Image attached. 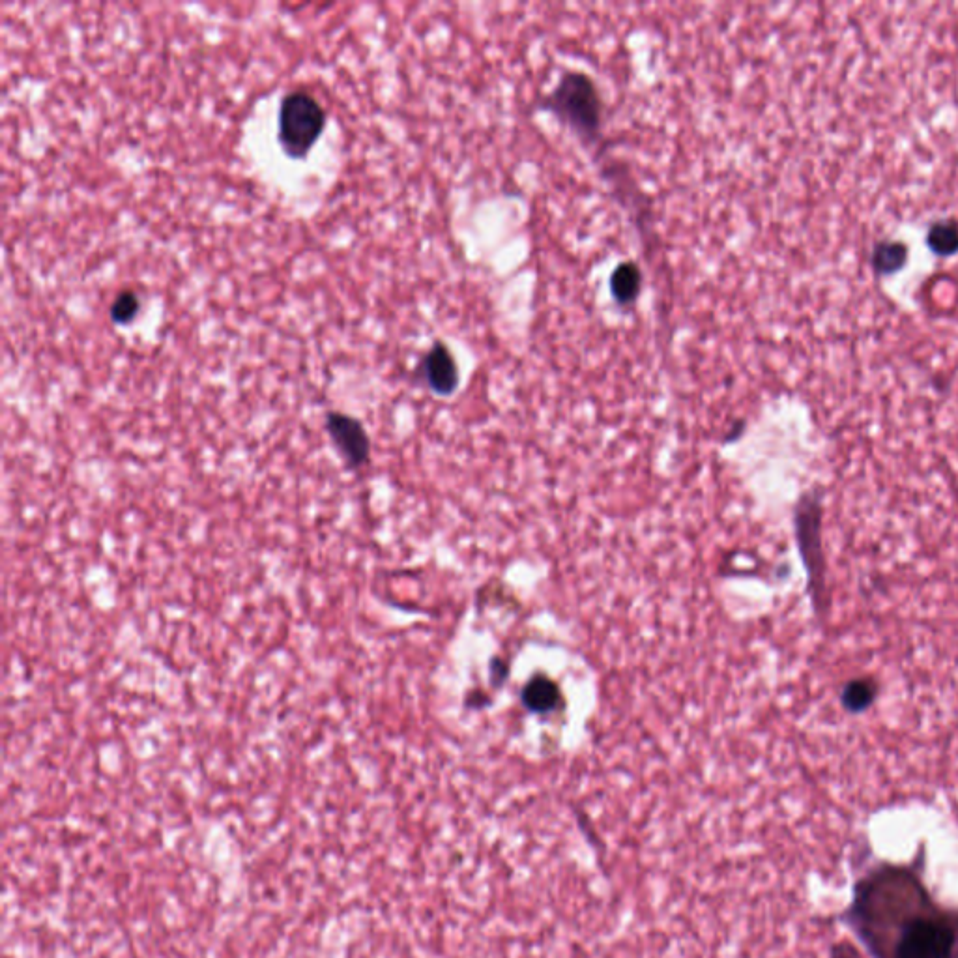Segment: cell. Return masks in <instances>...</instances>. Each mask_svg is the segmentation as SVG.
Returning a JSON list of instances; mask_svg holds the SVG:
<instances>
[{
	"label": "cell",
	"mask_w": 958,
	"mask_h": 958,
	"mask_svg": "<svg viewBox=\"0 0 958 958\" xmlns=\"http://www.w3.org/2000/svg\"><path fill=\"white\" fill-rule=\"evenodd\" d=\"M521 700L528 712L545 715L562 706V691L558 683L552 682L545 674H536L524 685Z\"/></svg>",
	"instance_id": "obj_7"
},
{
	"label": "cell",
	"mask_w": 958,
	"mask_h": 958,
	"mask_svg": "<svg viewBox=\"0 0 958 958\" xmlns=\"http://www.w3.org/2000/svg\"><path fill=\"white\" fill-rule=\"evenodd\" d=\"M876 695H878V685L874 680L869 678L854 680L842 689V706L852 713L863 712L871 706Z\"/></svg>",
	"instance_id": "obj_11"
},
{
	"label": "cell",
	"mask_w": 958,
	"mask_h": 958,
	"mask_svg": "<svg viewBox=\"0 0 958 958\" xmlns=\"http://www.w3.org/2000/svg\"><path fill=\"white\" fill-rule=\"evenodd\" d=\"M642 274L635 262H622L610 277V292L618 304H633L639 296Z\"/></svg>",
	"instance_id": "obj_9"
},
{
	"label": "cell",
	"mask_w": 958,
	"mask_h": 958,
	"mask_svg": "<svg viewBox=\"0 0 958 958\" xmlns=\"http://www.w3.org/2000/svg\"><path fill=\"white\" fill-rule=\"evenodd\" d=\"M326 433L330 436L335 450L347 463L350 470H360L371 459V438L367 435L362 421L345 412L332 410L324 420Z\"/></svg>",
	"instance_id": "obj_5"
},
{
	"label": "cell",
	"mask_w": 958,
	"mask_h": 958,
	"mask_svg": "<svg viewBox=\"0 0 958 958\" xmlns=\"http://www.w3.org/2000/svg\"><path fill=\"white\" fill-rule=\"evenodd\" d=\"M927 246L938 257H953L958 253V221H934L927 233Z\"/></svg>",
	"instance_id": "obj_10"
},
{
	"label": "cell",
	"mask_w": 958,
	"mask_h": 958,
	"mask_svg": "<svg viewBox=\"0 0 958 958\" xmlns=\"http://www.w3.org/2000/svg\"><path fill=\"white\" fill-rule=\"evenodd\" d=\"M844 921L872 958H958V910L934 900L915 863L872 867Z\"/></svg>",
	"instance_id": "obj_1"
},
{
	"label": "cell",
	"mask_w": 958,
	"mask_h": 958,
	"mask_svg": "<svg viewBox=\"0 0 958 958\" xmlns=\"http://www.w3.org/2000/svg\"><path fill=\"white\" fill-rule=\"evenodd\" d=\"M549 109L566 120L582 137H596L601 126V98L594 81L579 72H569L552 90Z\"/></svg>",
	"instance_id": "obj_3"
},
{
	"label": "cell",
	"mask_w": 958,
	"mask_h": 958,
	"mask_svg": "<svg viewBox=\"0 0 958 958\" xmlns=\"http://www.w3.org/2000/svg\"><path fill=\"white\" fill-rule=\"evenodd\" d=\"M508 674V663H504L502 659L494 657L493 661H491V682H493L494 687H500V685H504L506 678H508Z\"/></svg>",
	"instance_id": "obj_13"
},
{
	"label": "cell",
	"mask_w": 958,
	"mask_h": 958,
	"mask_svg": "<svg viewBox=\"0 0 958 958\" xmlns=\"http://www.w3.org/2000/svg\"><path fill=\"white\" fill-rule=\"evenodd\" d=\"M854 955H856V951L852 947H848V957L844 955V945H837L833 949V958H854Z\"/></svg>",
	"instance_id": "obj_14"
},
{
	"label": "cell",
	"mask_w": 958,
	"mask_h": 958,
	"mask_svg": "<svg viewBox=\"0 0 958 958\" xmlns=\"http://www.w3.org/2000/svg\"><path fill=\"white\" fill-rule=\"evenodd\" d=\"M908 262V246L902 242L884 240L872 249L871 266L876 276H893Z\"/></svg>",
	"instance_id": "obj_8"
},
{
	"label": "cell",
	"mask_w": 958,
	"mask_h": 958,
	"mask_svg": "<svg viewBox=\"0 0 958 958\" xmlns=\"http://www.w3.org/2000/svg\"><path fill=\"white\" fill-rule=\"evenodd\" d=\"M796 530H798L799 549L803 554L805 566L811 579V596L814 609L822 612L828 607L826 599V577H824V560L820 547V502L813 494H807L799 500L796 509Z\"/></svg>",
	"instance_id": "obj_4"
},
{
	"label": "cell",
	"mask_w": 958,
	"mask_h": 958,
	"mask_svg": "<svg viewBox=\"0 0 958 958\" xmlns=\"http://www.w3.org/2000/svg\"><path fill=\"white\" fill-rule=\"evenodd\" d=\"M326 128V111L307 90H292L283 96L277 117V139L283 152L294 160L305 158Z\"/></svg>",
	"instance_id": "obj_2"
},
{
	"label": "cell",
	"mask_w": 958,
	"mask_h": 958,
	"mask_svg": "<svg viewBox=\"0 0 958 958\" xmlns=\"http://www.w3.org/2000/svg\"><path fill=\"white\" fill-rule=\"evenodd\" d=\"M421 371L429 388L438 395H451L459 384L457 363L453 360L450 349L440 341L425 354Z\"/></svg>",
	"instance_id": "obj_6"
},
{
	"label": "cell",
	"mask_w": 958,
	"mask_h": 958,
	"mask_svg": "<svg viewBox=\"0 0 958 958\" xmlns=\"http://www.w3.org/2000/svg\"><path fill=\"white\" fill-rule=\"evenodd\" d=\"M139 311H141V298L137 296V292L126 289L115 298V302L109 309V315L115 324L124 326L133 322L139 315Z\"/></svg>",
	"instance_id": "obj_12"
}]
</instances>
